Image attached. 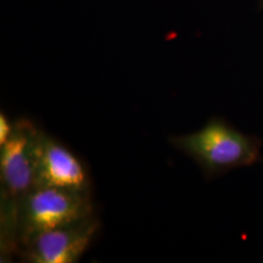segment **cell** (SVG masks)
<instances>
[{
  "label": "cell",
  "mask_w": 263,
  "mask_h": 263,
  "mask_svg": "<svg viewBox=\"0 0 263 263\" xmlns=\"http://www.w3.org/2000/svg\"><path fill=\"white\" fill-rule=\"evenodd\" d=\"M99 230L100 220L92 215L33 236L17 254L24 262H78Z\"/></svg>",
  "instance_id": "cell-4"
},
{
  "label": "cell",
  "mask_w": 263,
  "mask_h": 263,
  "mask_svg": "<svg viewBox=\"0 0 263 263\" xmlns=\"http://www.w3.org/2000/svg\"><path fill=\"white\" fill-rule=\"evenodd\" d=\"M92 215L94 207L91 192L34 186L18 203L17 252L33 236Z\"/></svg>",
  "instance_id": "cell-3"
},
{
  "label": "cell",
  "mask_w": 263,
  "mask_h": 263,
  "mask_svg": "<svg viewBox=\"0 0 263 263\" xmlns=\"http://www.w3.org/2000/svg\"><path fill=\"white\" fill-rule=\"evenodd\" d=\"M34 158V186L91 192L92 181L84 163L41 129L35 141Z\"/></svg>",
  "instance_id": "cell-5"
},
{
  "label": "cell",
  "mask_w": 263,
  "mask_h": 263,
  "mask_svg": "<svg viewBox=\"0 0 263 263\" xmlns=\"http://www.w3.org/2000/svg\"><path fill=\"white\" fill-rule=\"evenodd\" d=\"M39 128L28 119L14 121L9 140L0 146L1 254L15 253L18 203L34 187V147Z\"/></svg>",
  "instance_id": "cell-2"
},
{
  "label": "cell",
  "mask_w": 263,
  "mask_h": 263,
  "mask_svg": "<svg viewBox=\"0 0 263 263\" xmlns=\"http://www.w3.org/2000/svg\"><path fill=\"white\" fill-rule=\"evenodd\" d=\"M169 141L193 160L208 179L263 162L262 140L218 116L210 118L196 131L170 137Z\"/></svg>",
  "instance_id": "cell-1"
},
{
  "label": "cell",
  "mask_w": 263,
  "mask_h": 263,
  "mask_svg": "<svg viewBox=\"0 0 263 263\" xmlns=\"http://www.w3.org/2000/svg\"><path fill=\"white\" fill-rule=\"evenodd\" d=\"M14 127V122L10 121L7 115L3 111L0 112V146L9 140Z\"/></svg>",
  "instance_id": "cell-6"
},
{
  "label": "cell",
  "mask_w": 263,
  "mask_h": 263,
  "mask_svg": "<svg viewBox=\"0 0 263 263\" xmlns=\"http://www.w3.org/2000/svg\"><path fill=\"white\" fill-rule=\"evenodd\" d=\"M257 2H258V6L263 9V0H257Z\"/></svg>",
  "instance_id": "cell-7"
}]
</instances>
